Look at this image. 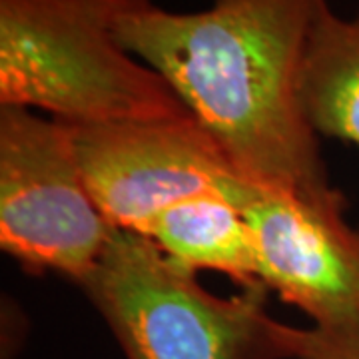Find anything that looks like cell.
<instances>
[{
    "label": "cell",
    "mask_w": 359,
    "mask_h": 359,
    "mask_svg": "<svg viewBox=\"0 0 359 359\" xmlns=\"http://www.w3.org/2000/svg\"><path fill=\"white\" fill-rule=\"evenodd\" d=\"M82 287L126 359L306 355L308 330L269 316L266 285L218 297L140 233L114 230Z\"/></svg>",
    "instance_id": "3"
},
{
    "label": "cell",
    "mask_w": 359,
    "mask_h": 359,
    "mask_svg": "<svg viewBox=\"0 0 359 359\" xmlns=\"http://www.w3.org/2000/svg\"><path fill=\"white\" fill-rule=\"evenodd\" d=\"M140 2L0 0V106L70 124L194 118L116 39L118 18Z\"/></svg>",
    "instance_id": "2"
},
{
    "label": "cell",
    "mask_w": 359,
    "mask_h": 359,
    "mask_svg": "<svg viewBox=\"0 0 359 359\" xmlns=\"http://www.w3.org/2000/svg\"><path fill=\"white\" fill-rule=\"evenodd\" d=\"M299 94L318 134L359 146V11L344 18L321 0L309 32Z\"/></svg>",
    "instance_id": "8"
},
{
    "label": "cell",
    "mask_w": 359,
    "mask_h": 359,
    "mask_svg": "<svg viewBox=\"0 0 359 359\" xmlns=\"http://www.w3.org/2000/svg\"><path fill=\"white\" fill-rule=\"evenodd\" d=\"M252 231L259 282L320 330L359 325V231L341 192L309 200L254 184L240 208Z\"/></svg>",
    "instance_id": "6"
},
{
    "label": "cell",
    "mask_w": 359,
    "mask_h": 359,
    "mask_svg": "<svg viewBox=\"0 0 359 359\" xmlns=\"http://www.w3.org/2000/svg\"><path fill=\"white\" fill-rule=\"evenodd\" d=\"M321 0H214L172 13L142 0L116 39L156 70L236 170L309 200L337 194L302 104V68Z\"/></svg>",
    "instance_id": "1"
},
{
    "label": "cell",
    "mask_w": 359,
    "mask_h": 359,
    "mask_svg": "<svg viewBox=\"0 0 359 359\" xmlns=\"http://www.w3.org/2000/svg\"><path fill=\"white\" fill-rule=\"evenodd\" d=\"M182 268L214 269L245 287L257 278L252 231L240 205L219 192L186 198L154 219L148 236Z\"/></svg>",
    "instance_id": "7"
},
{
    "label": "cell",
    "mask_w": 359,
    "mask_h": 359,
    "mask_svg": "<svg viewBox=\"0 0 359 359\" xmlns=\"http://www.w3.org/2000/svg\"><path fill=\"white\" fill-rule=\"evenodd\" d=\"M304 359H359V325L344 330H308Z\"/></svg>",
    "instance_id": "9"
},
{
    "label": "cell",
    "mask_w": 359,
    "mask_h": 359,
    "mask_svg": "<svg viewBox=\"0 0 359 359\" xmlns=\"http://www.w3.org/2000/svg\"><path fill=\"white\" fill-rule=\"evenodd\" d=\"M66 124L90 194L116 230L148 236L166 208L208 192L242 208L256 184L194 118Z\"/></svg>",
    "instance_id": "5"
},
{
    "label": "cell",
    "mask_w": 359,
    "mask_h": 359,
    "mask_svg": "<svg viewBox=\"0 0 359 359\" xmlns=\"http://www.w3.org/2000/svg\"><path fill=\"white\" fill-rule=\"evenodd\" d=\"M114 226L90 194L62 120L0 108V245L28 273L86 282Z\"/></svg>",
    "instance_id": "4"
}]
</instances>
